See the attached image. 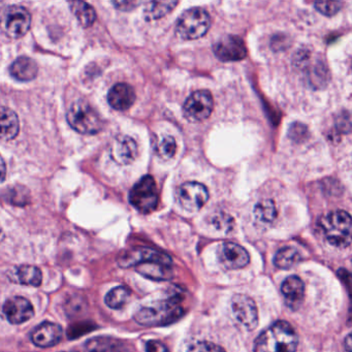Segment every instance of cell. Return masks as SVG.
Masks as SVG:
<instances>
[{"instance_id":"6da1fadb","label":"cell","mask_w":352,"mask_h":352,"mask_svg":"<svg viewBox=\"0 0 352 352\" xmlns=\"http://www.w3.org/2000/svg\"><path fill=\"white\" fill-rule=\"evenodd\" d=\"M298 335L286 321H277L257 339V352H296Z\"/></svg>"},{"instance_id":"7a4b0ae2","label":"cell","mask_w":352,"mask_h":352,"mask_svg":"<svg viewBox=\"0 0 352 352\" xmlns=\"http://www.w3.org/2000/svg\"><path fill=\"white\" fill-rule=\"evenodd\" d=\"M351 217L342 210L331 212L320 220V228L327 242L339 248L351 244Z\"/></svg>"},{"instance_id":"3957f363","label":"cell","mask_w":352,"mask_h":352,"mask_svg":"<svg viewBox=\"0 0 352 352\" xmlns=\"http://www.w3.org/2000/svg\"><path fill=\"white\" fill-rule=\"evenodd\" d=\"M182 315L183 309L179 306V300L172 298L160 304L140 309L135 314V319L139 324L146 327H162L175 322Z\"/></svg>"},{"instance_id":"277c9868","label":"cell","mask_w":352,"mask_h":352,"mask_svg":"<svg viewBox=\"0 0 352 352\" xmlns=\"http://www.w3.org/2000/svg\"><path fill=\"white\" fill-rule=\"evenodd\" d=\"M69 125L83 135H96L102 129V121L98 113L84 100L74 102L67 112Z\"/></svg>"},{"instance_id":"5b68a950","label":"cell","mask_w":352,"mask_h":352,"mask_svg":"<svg viewBox=\"0 0 352 352\" xmlns=\"http://www.w3.org/2000/svg\"><path fill=\"white\" fill-rule=\"evenodd\" d=\"M211 26V18L206 10L193 8L184 12L177 22L176 32L183 40L203 38Z\"/></svg>"},{"instance_id":"8992f818","label":"cell","mask_w":352,"mask_h":352,"mask_svg":"<svg viewBox=\"0 0 352 352\" xmlns=\"http://www.w3.org/2000/svg\"><path fill=\"white\" fill-rule=\"evenodd\" d=\"M158 190L155 181L151 176H145L131 188L129 203L144 214H149L158 205Z\"/></svg>"},{"instance_id":"52a82bcc","label":"cell","mask_w":352,"mask_h":352,"mask_svg":"<svg viewBox=\"0 0 352 352\" xmlns=\"http://www.w3.org/2000/svg\"><path fill=\"white\" fill-rule=\"evenodd\" d=\"M32 24V16L25 8L12 6L3 12L0 19L1 30L12 38H19L25 36Z\"/></svg>"},{"instance_id":"ba28073f","label":"cell","mask_w":352,"mask_h":352,"mask_svg":"<svg viewBox=\"0 0 352 352\" xmlns=\"http://www.w3.org/2000/svg\"><path fill=\"white\" fill-rule=\"evenodd\" d=\"M213 96L208 90L193 92L183 107V114L191 122H201L209 118L213 111Z\"/></svg>"},{"instance_id":"9c48e42d","label":"cell","mask_w":352,"mask_h":352,"mask_svg":"<svg viewBox=\"0 0 352 352\" xmlns=\"http://www.w3.org/2000/svg\"><path fill=\"white\" fill-rule=\"evenodd\" d=\"M179 205L188 212L201 210L209 199L207 187L201 183L187 182L181 185L177 190Z\"/></svg>"},{"instance_id":"30bf717a","label":"cell","mask_w":352,"mask_h":352,"mask_svg":"<svg viewBox=\"0 0 352 352\" xmlns=\"http://www.w3.org/2000/svg\"><path fill=\"white\" fill-rule=\"evenodd\" d=\"M118 265L121 267H137L141 263L148 261H158V263H166L172 265V258L166 253L147 247H137L131 250L124 251L119 255Z\"/></svg>"},{"instance_id":"8fae6325","label":"cell","mask_w":352,"mask_h":352,"mask_svg":"<svg viewBox=\"0 0 352 352\" xmlns=\"http://www.w3.org/2000/svg\"><path fill=\"white\" fill-rule=\"evenodd\" d=\"M232 309L236 320L248 331L256 329L258 311L252 298L245 294H236L232 300Z\"/></svg>"},{"instance_id":"7c38bea8","label":"cell","mask_w":352,"mask_h":352,"mask_svg":"<svg viewBox=\"0 0 352 352\" xmlns=\"http://www.w3.org/2000/svg\"><path fill=\"white\" fill-rule=\"evenodd\" d=\"M216 56L222 61H240L246 58L247 48L242 38L226 36L218 40L213 47Z\"/></svg>"},{"instance_id":"4fadbf2b","label":"cell","mask_w":352,"mask_h":352,"mask_svg":"<svg viewBox=\"0 0 352 352\" xmlns=\"http://www.w3.org/2000/svg\"><path fill=\"white\" fill-rule=\"evenodd\" d=\"M3 313L12 324H21L34 315L32 302L22 296H14L3 305Z\"/></svg>"},{"instance_id":"5bb4252c","label":"cell","mask_w":352,"mask_h":352,"mask_svg":"<svg viewBox=\"0 0 352 352\" xmlns=\"http://www.w3.org/2000/svg\"><path fill=\"white\" fill-rule=\"evenodd\" d=\"M219 259L224 267L236 270L246 267L250 261V256L240 245L224 243L219 248Z\"/></svg>"},{"instance_id":"9a60e30c","label":"cell","mask_w":352,"mask_h":352,"mask_svg":"<svg viewBox=\"0 0 352 352\" xmlns=\"http://www.w3.org/2000/svg\"><path fill=\"white\" fill-rule=\"evenodd\" d=\"M61 338L63 329L53 322L42 323L32 333V343L41 348L53 347L60 342Z\"/></svg>"},{"instance_id":"2e32d148","label":"cell","mask_w":352,"mask_h":352,"mask_svg":"<svg viewBox=\"0 0 352 352\" xmlns=\"http://www.w3.org/2000/svg\"><path fill=\"white\" fill-rule=\"evenodd\" d=\"M108 102L115 110H129L135 102V90L129 84H116L109 91Z\"/></svg>"},{"instance_id":"e0dca14e","label":"cell","mask_w":352,"mask_h":352,"mask_svg":"<svg viewBox=\"0 0 352 352\" xmlns=\"http://www.w3.org/2000/svg\"><path fill=\"white\" fill-rule=\"evenodd\" d=\"M281 292L288 308L294 311L298 310L304 300V282L296 276H290L282 283Z\"/></svg>"},{"instance_id":"ac0fdd59","label":"cell","mask_w":352,"mask_h":352,"mask_svg":"<svg viewBox=\"0 0 352 352\" xmlns=\"http://www.w3.org/2000/svg\"><path fill=\"white\" fill-rule=\"evenodd\" d=\"M112 155L117 162L129 164L135 162L138 156V145L135 140L127 135H121L115 140Z\"/></svg>"},{"instance_id":"d6986e66","label":"cell","mask_w":352,"mask_h":352,"mask_svg":"<svg viewBox=\"0 0 352 352\" xmlns=\"http://www.w3.org/2000/svg\"><path fill=\"white\" fill-rule=\"evenodd\" d=\"M19 129L17 114L7 107H0V140L10 141L15 139Z\"/></svg>"},{"instance_id":"ffe728a7","label":"cell","mask_w":352,"mask_h":352,"mask_svg":"<svg viewBox=\"0 0 352 352\" xmlns=\"http://www.w3.org/2000/svg\"><path fill=\"white\" fill-rule=\"evenodd\" d=\"M135 271L148 279L164 281L172 278V265L158 261H148L135 267Z\"/></svg>"},{"instance_id":"44dd1931","label":"cell","mask_w":352,"mask_h":352,"mask_svg":"<svg viewBox=\"0 0 352 352\" xmlns=\"http://www.w3.org/2000/svg\"><path fill=\"white\" fill-rule=\"evenodd\" d=\"M38 65L30 57H20L10 67L11 75L22 82L32 81L38 75Z\"/></svg>"},{"instance_id":"7402d4cb","label":"cell","mask_w":352,"mask_h":352,"mask_svg":"<svg viewBox=\"0 0 352 352\" xmlns=\"http://www.w3.org/2000/svg\"><path fill=\"white\" fill-rule=\"evenodd\" d=\"M87 352H129V348L120 340L111 337H96L86 342Z\"/></svg>"},{"instance_id":"603a6c76","label":"cell","mask_w":352,"mask_h":352,"mask_svg":"<svg viewBox=\"0 0 352 352\" xmlns=\"http://www.w3.org/2000/svg\"><path fill=\"white\" fill-rule=\"evenodd\" d=\"M300 259L302 257L296 249L292 247H284L276 253L274 257V265L279 269L288 270L300 263Z\"/></svg>"},{"instance_id":"cb8c5ba5","label":"cell","mask_w":352,"mask_h":352,"mask_svg":"<svg viewBox=\"0 0 352 352\" xmlns=\"http://www.w3.org/2000/svg\"><path fill=\"white\" fill-rule=\"evenodd\" d=\"M71 5L72 12L77 18L78 21L83 25L84 28H89L94 23L96 19V13L91 6L83 1H73Z\"/></svg>"},{"instance_id":"d4e9b609","label":"cell","mask_w":352,"mask_h":352,"mask_svg":"<svg viewBox=\"0 0 352 352\" xmlns=\"http://www.w3.org/2000/svg\"><path fill=\"white\" fill-rule=\"evenodd\" d=\"M17 279L23 285L40 286L43 281V274L38 267L34 265H22L18 267Z\"/></svg>"},{"instance_id":"484cf974","label":"cell","mask_w":352,"mask_h":352,"mask_svg":"<svg viewBox=\"0 0 352 352\" xmlns=\"http://www.w3.org/2000/svg\"><path fill=\"white\" fill-rule=\"evenodd\" d=\"M178 1H154L149 3L145 9V18L147 20H158L164 17L174 10Z\"/></svg>"},{"instance_id":"4316f807","label":"cell","mask_w":352,"mask_h":352,"mask_svg":"<svg viewBox=\"0 0 352 352\" xmlns=\"http://www.w3.org/2000/svg\"><path fill=\"white\" fill-rule=\"evenodd\" d=\"M129 296H131V292L126 287L118 286V287L113 288L107 294L104 302H106L107 306L110 307V308L119 310V309L123 308L125 306Z\"/></svg>"},{"instance_id":"83f0119b","label":"cell","mask_w":352,"mask_h":352,"mask_svg":"<svg viewBox=\"0 0 352 352\" xmlns=\"http://www.w3.org/2000/svg\"><path fill=\"white\" fill-rule=\"evenodd\" d=\"M254 215L263 223H272L277 217V209L273 201H263L255 206Z\"/></svg>"},{"instance_id":"f1b7e54d","label":"cell","mask_w":352,"mask_h":352,"mask_svg":"<svg viewBox=\"0 0 352 352\" xmlns=\"http://www.w3.org/2000/svg\"><path fill=\"white\" fill-rule=\"evenodd\" d=\"M158 153L162 157L170 158L175 155L177 151V144L174 138L166 135L157 146Z\"/></svg>"},{"instance_id":"f546056e","label":"cell","mask_w":352,"mask_h":352,"mask_svg":"<svg viewBox=\"0 0 352 352\" xmlns=\"http://www.w3.org/2000/svg\"><path fill=\"white\" fill-rule=\"evenodd\" d=\"M341 8L342 3H340V1H319V3H315L316 11L322 14V15L327 16V17L335 16L341 10Z\"/></svg>"},{"instance_id":"4dcf8cb0","label":"cell","mask_w":352,"mask_h":352,"mask_svg":"<svg viewBox=\"0 0 352 352\" xmlns=\"http://www.w3.org/2000/svg\"><path fill=\"white\" fill-rule=\"evenodd\" d=\"M212 224L215 226L216 230L228 232L234 226V220L228 214L219 213L214 216L213 219H212Z\"/></svg>"},{"instance_id":"1f68e13d","label":"cell","mask_w":352,"mask_h":352,"mask_svg":"<svg viewBox=\"0 0 352 352\" xmlns=\"http://www.w3.org/2000/svg\"><path fill=\"white\" fill-rule=\"evenodd\" d=\"M185 352H226L221 347L210 342H197L188 346Z\"/></svg>"},{"instance_id":"d6a6232c","label":"cell","mask_w":352,"mask_h":352,"mask_svg":"<svg viewBox=\"0 0 352 352\" xmlns=\"http://www.w3.org/2000/svg\"><path fill=\"white\" fill-rule=\"evenodd\" d=\"M146 351L147 352H170L168 351L166 346L164 345V343L160 341H155V340H152V341H148L146 343Z\"/></svg>"},{"instance_id":"836d02e7","label":"cell","mask_w":352,"mask_h":352,"mask_svg":"<svg viewBox=\"0 0 352 352\" xmlns=\"http://www.w3.org/2000/svg\"><path fill=\"white\" fill-rule=\"evenodd\" d=\"M140 3L137 1H121V3H114L115 7L117 9L122 10V11H129V10L135 9Z\"/></svg>"},{"instance_id":"e575fe53","label":"cell","mask_w":352,"mask_h":352,"mask_svg":"<svg viewBox=\"0 0 352 352\" xmlns=\"http://www.w3.org/2000/svg\"><path fill=\"white\" fill-rule=\"evenodd\" d=\"M7 176V164L3 156L0 155V183L3 182Z\"/></svg>"},{"instance_id":"d590c367","label":"cell","mask_w":352,"mask_h":352,"mask_svg":"<svg viewBox=\"0 0 352 352\" xmlns=\"http://www.w3.org/2000/svg\"><path fill=\"white\" fill-rule=\"evenodd\" d=\"M346 352H351V335H348L345 341Z\"/></svg>"},{"instance_id":"8d00e7d4","label":"cell","mask_w":352,"mask_h":352,"mask_svg":"<svg viewBox=\"0 0 352 352\" xmlns=\"http://www.w3.org/2000/svg\"><path fill=\"white\" fill-rule=\"evenodd\" d=\"M3 12H5V6H3V3H0V19L3 17Z\"/></svg>"},{"instance_id":"74e56055","label":"cell","mask_w":352,"mask_h":352,"mask_svg":"<svg viewBox=\"0 0 352 352\" xmlns=\"http://www.w3.org/2000/svg\"><path fill=\"white\" fill-rule=\"evenodd\" d=\"M3 230H1V228H0V241L3 240Z\"/></svg>"}]
</instances>
